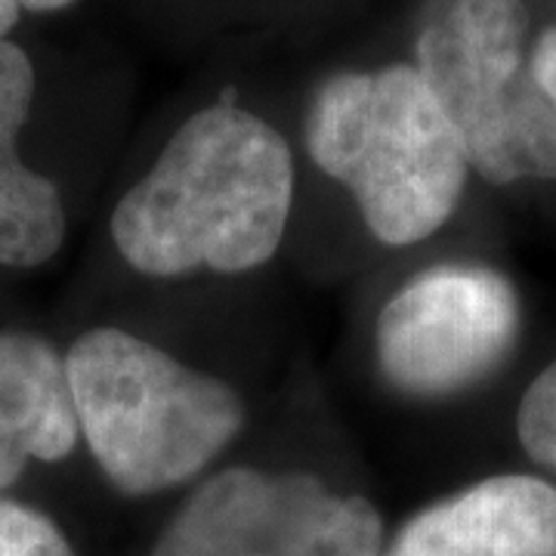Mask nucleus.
<instances>
[{"label": "nucleus", "mask_w": 556, "mask_h": 556, "mask_svg": "<svg viewBox=\"0 0 556 556\" xmlns=\"http://www.w3.org/2000/svg\"><path fill=\"white\" fill-rule=\"evenodd\" d=\"M80 445L65 356L40 334L0 331V492L31 460L60 464Z\"/></svg>", "instance_id": "8"}, {"label": "nucleus", "mask_w": 556, "mask_h": 556, "mask_svg": "<svg viewBox=\"0 0 556 556\" xmlns=\"http://www.w3.org/2000/svg\"><path fill=\"white\" fill-rule=\"evenodd\" d=\"M306 152L387 248L437 236L473 174L452 121L405 62L325 80L306 115Z\"/></svg>", "instance_id": "3"}, {"label": "nucleus", "mask_w": 556, "mask_h": 556, "mask_svg": "<svg viewBox=\"0 0 556 556\" xmlns=\"http://www.w3.org/2000/svg\"><path fill=\"white\" fill-rule=\"evenodd\" d=\"M35 102L28 53L0 40V269H38L65 244L68 217L53 179L20 155V134Z\"/></svg>", "instance_id": "9"}, {"label": "nucleus", "mask_w": 556, "mask_h": 556, "mask_svg": "<svg viewBox=\"0 0 556 556\" xmlns=\"http://www.w3.org/2000/svg\"><path fill=\"white\" fill-rule=\"evenodd\" d=\"M383 519L365 495L306 470L219 467L167 519L152 556H380Z\"/></svg>", "instance_id": "5"}, {"label": "nucleus", "mask_w": 556, "mask_h": 556, "mask_svg": "<svg viewBox=\"0 0 556 556\" xmlns=\"http://www.w3.org/2000/svg\"><path fill=\"white\" fill-rule=\"evenodd\" d=\"M522 0H430L415 68L492 186L556 182V109L532 75Z\"/></svg>", "instance_id": "4"}, {"label": "nucleus", "mask_w": 556, "mask_h": 556, "mask_svg": "<svg viewBox=\"0 0 556 556\" xmlns=\"http://www.w3.org/2000/svg\"><path fill=\"white\" fill-rule=\"evenodd\" d=\"M65 375L80 442L127 497L195 482L248 424L244 396L229 380L118 325L84 331L65 350Z\"/></svg>", "instance_id": "2"}, {"label": "nucleus", "mask_w": 556, "mask_h": 556, "mask_svg": "<svg viewBox=\"0 0 556 556\" xmlns=\"http://www.w3.org/2000/svg\"><path fill=\"white\" fill-rule=\"evenodd\" d=\"M380 556H556V489L497 473L408 519Z\"/></svg>", "instance_id": "7"}, {"label": "nucleus", "mask_w": 556, "mask_h": 556, "mask_svg": "<svg viewBox=\"0 0 556 556\" xmlns=\"http://www.w3.org/2000/svg\"><path fill=\"white\" fill-rule=\"evenodd\" d=\"M522 328L514 281L482 263H437L405 278L375 318L380 378L412 399L457 396L510 358Z\"/></svg>", "instance_id": "6"}, {"label": "nucleus", "mask_w": 556, "mask_h": 556, "mask_svg": "<svg viewBox=\"0 0 556 556\" xmlns=\"http://www.w3.org/2000/svg\"><path fill=\"white\" fill-rule=\"evenodd\" d=\"M517 437L538 467L556 473V358L519 399Z\"/></svg>", "instance_id": "10"}, {"label": "nucleus", "mask_w": 556, "mask_h": 556, "mask_svg": "<svg viewBox=\"0 0 556 556\" xmlns=\"http://www.w3.org/2000/svg\"><path fill=\"white\" fill-rule=\"evenodd\" d=\"M0 556H78L62 529L35 507L0 497Z\"/></svg>", "instance_id": "11"}, {"label": "nucleus", "mask_w": 556, "mask_h": 556, "mask_svg": "<svg viewBox=\"0 0 556 556\" xmlns=\"http://www.w3.org/2000/svg\"><path fill=\"white\" fill-rule=\"evenodd\" d=\"M294 192L285 137L223 100L179 124L118 199L109 232L121 260L146 278L244 276L285 244Z\"/></svg>", "instance_id": "1"}, {"label": "nucleus", "mask_w": 556, "mask_h": 556, "mask_svg": "<svg viewBox=\"0 0 556 556\" xmlns=\"http://www.w3.org/2000/svg\"><path fill=\"white\" fill-rule=\"evenodd\" d=\"M532 75H535L538 87L544 90V97L556 109V25L547 28L532 47Z\"/></svg>", "instance_id": "12"}, {"label": "nucleus", "mask_w": 556, "mask_h": 556, "mask_svg": "<svg viewBox=\"0 0 556 556\" xmlns=\"http://www.w3.org/2000/svg\"><path fill=\"white\" fill-rule=\"evenodd\" d=\"M75 0H0V40H7L10 28L20 22V16L28 13H53L62 7H72Z\"/></svg>", "instance_id": "13"}]
</instances>
